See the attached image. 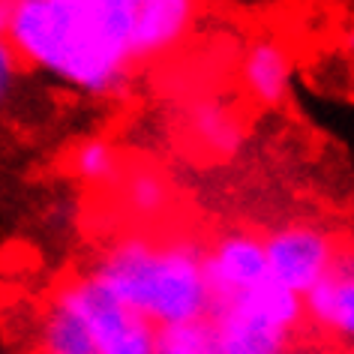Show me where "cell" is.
<instances>
[{"instance_id": "obj_1", "label": "cell", "mask_w": 354, "mask_h": 354, "mask_svg": "<svg viewBox=\"0 0 354 354\" xmlns=\"http://www.w3.org/2000/svg\"><path fill=\"white\" fill-rule=\"evenodd\" d=\"M129 0H19L6 42L39 73L87 96H118L136 73Z\"/></svg>"}, {"instance_id": "obj_2", "label": "cell", "mask_w": 354, "mask_h": 354, "mask_svg": "<svg viewBox=\"0 0 354 354\" xmlns=\"http://www.w3.org/2000/svg\"><path fill=\"white\" fill-rule=\"evenodd\" d=\"M91 277L127 309L153 327H171L207 318L205 246L187 237L153 241L123 237L93 264Z\"/></svg>"}, {"instance_id": "obj_3", "label": "cell", "mask_w": 354, "mask_h": 354, "mask_svg": "<svg viewBox=\"0 0 354 354\" xmlns=\"http://www.w3.org/2000/svg\"><path fill=\"white\" fill-rule=\"evenodd\" d=\"M219 354H288L304 304L273 279L207 309Z\"/></svg>"}, {"instance_id": "obj_4", "label": "cell", "mask_w": 354, "mask_h": 354, "mask_svg": "<svg viewBox=\"0 0 354 354\" xmlns=\"http://www.w3.org/2000/svg\"><path fill=\"white\" fill-rule=\"evenodd\" d=\"M51 297L82 318L96 354H153L156 327L114 300L91 273L69 277Z\"/></svg>"}, {"instance_id": "obj_5", "label": "cell", "mask_w": 354, "mask_h": 354, "mask_svg": "<svg viewBox=\"0 0 354 354\" xmlns=\"http://www.w3.org/2000/svg\"><path fill=\"white\" fill-rule=\"evenodd\" d=\"M268 277L277 286L304 297L330 270L339 255V243L327 228L315 223H286L261 237Z\"/></svg>"}, {"instance_id": "obj_6", "label": "cell", "mask_w": 354, "mask_h": 354, "mask_svg": "<svg viewBox=\"0 0 354 354\" xmlns=\"http://www.w3.org/2000/svg\"><path fill=\"white\" fill-rule=\"evenodd\" d=\"M264 279L270 277L259 234L246 232V228H234V232L219 234L214 246H205V282L210 297L207 309L243 295Z\"/></svg>"}, {"instance_id": "obj_7", "label": "cell", "mask_w": 354, "mask_h": 354, "mask_svg": "<svg viewBox=\"0 0 354 354\" xmlns=\"http://www.w3.org/2000/svg\"><path fill=\"white\" fill-rule=\"evenodd\" d=\"M136 10L132 55L136 64L165 57L189 37L201 0H129Z\"/></svg>"}, {"instance_id": "obj_8", "label": "cell", "mask_w": 354, "mask_h": 354, "mask_svg": "<svg viewBox=\"0 0 354 354\" xmlns=\"http://www.w3.org/2000/svg\"><path fill=\"white\" fill-rule=\"evenodd\" d=\"M304 318L322 330L348 339L354 333V261L348 250H339L330 270L300 297Z\"/></svg>"}, {"instance_id": "obj_9", "label": "cell", "mask_w": 354, "mask_h": 354, "mask_svg": "<svg viewBox=\"0 0 354 354\" xmlns=\"http://www.w3.org/2000/svg\"><path fill=\"white\" fill-rule=\"evenodd\" d=\"M241 82L259 109H279L291 93V55L277 37H255L241 57Z\"/></svg>"}, {"instance_id": "obj_10", "label": "cell", "mask_w": 354, "mask_h": 354, "mask_svg": "<svg viewBox=\"0 0 354 354\" xmlns=\"http://www.w3.org/2000/svg\"><path fill=\"white\" fill-rule=\"evenodd\" d=\"M192 141L205 150L207 156H232L243 145V123L225 102L219 100H201L189 109L187 118Z\"/></svg>"}, {"instance_id": "obj_11", "label": "cell", "mask_w": 354, "mask_h": 354, "mask_svg": "<svg viewBox=\"0 0 354 354\" xmlns=\"http://www.w3.org/2000/svg\"><path fill=\"white\" fill-rule=\"evenodd\" d=\"M120 187V205L127 207V214L138 219H153L162 216L168 205H171V183L159 168L150 165H136V168H123V174L118 177Z\"/></svg>"}, {"instance_id": "obj_12", "label": "cell", "mask_w": 354, "mask_h": 354, "mask_svg": "<svg viewBox=\"0 0 354 354\" xmlns=\"http://www.w3.org/2000/svg\"><path fill=\"white\" fill-rule=\"evenodd\" d=\"M39 351L42 354H96L91 333L73 309L51 297L39 324Z\"/></svg>"}, {"instance_id": "obj_13", "label": "cell", "mask_w": 354, "mask_h": 354, "mask_svg": "<svg viewBox=\"0 0 354 354\" xmlns=\"http://www.w3.org/2000/svg\"><path fill=\"white\" fill-rule=\"evenodd\" d=\"M69 174L87 187H114L123 174L118 147L109 138H84L69 153Z\"/></svg>"}, {"instance_id": "obj_14", "label": "cell", "mask_w": 354, "mask_h": 354, "mask_svg": "<svg viewBox=\"0 0 354 354\" xmlns=\"http://www.w3.org/2000/svg\"><path fill=\"white\" fill-rule=\"evenodd\" d=\"M153 354H219L216 336L207 318L171 327H156Z\"/></svg>"}, {"instance_id": "obj_15", "label": "cell", "mask_w": 354, "mask_h": 354, "mask_svg": "<svg viewBox=\"0 0 354 354\" xmlns=\"http://www.w3.org/2000/svg\"><path fill=\"white\" fill-rule=\"evenodd\" d=\"M21 73V60L12 51V46L6 39H0V109L12 100L15 93V82H19Z\"/></svg>"}, {"instance_id": "obj_16", "label": "cell", "mask_w": 354, "mask_h": 354, "mask_svg": "<svg viewBox=\"0 0 354 354\" xmlns=\"http://www.w3.org/2000/svg\"><path fill=\"white\" fill-rule=\"evenodd\" d=\"M15 6H19V0H0V39H6V33H10Z\"/></svg>"}]
</instances>
